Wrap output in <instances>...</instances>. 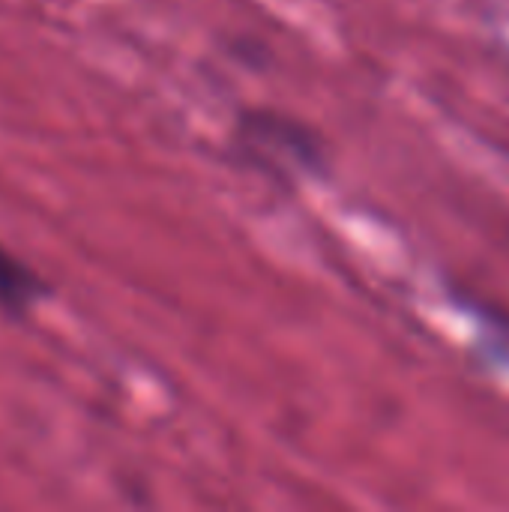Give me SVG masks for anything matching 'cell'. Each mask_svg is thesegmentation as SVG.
<instances>
[{
    "label": "cell",
    "instance_id": "1",
    "mask_svg": "<svg viewBox=\"0 0 509 512\" xmlns=\"http://www.w3.org/2000/svg\"><path fill=\"white\" fill-rule=\"evenodd\" d=\"M42 294H45V285L36 279V273L0 246V309L21 315Z\"/></svg>",
    "mask_w": 509,
    "mask_h": 512
}]
</instances>
